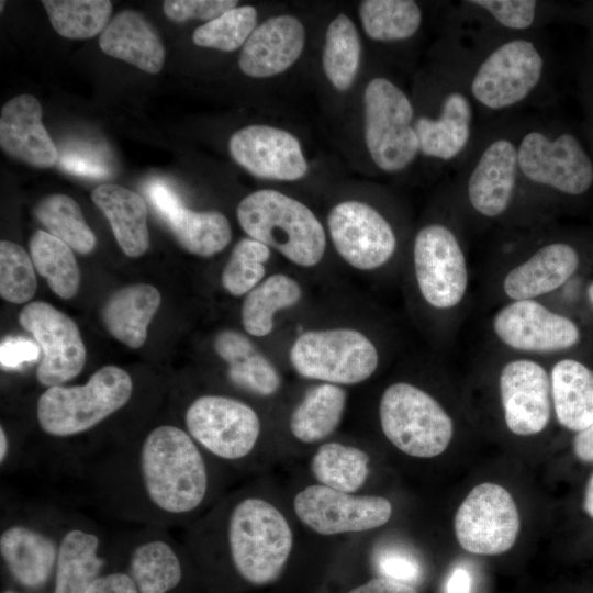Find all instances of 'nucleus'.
Wrapping results in <instances>:
<instances>
[{
  "instance_id": "nucleus-58",
  "label": "nucleus",
  "mask_w": 593,
  "mask_h": 593,
  "mask_svg": "<svg viewBox=\"0 0 593 593\" xmlns=\"http://www.w3.org/2000/svg\"><path fill=\"white\" fill-rule=\"evenodd\" d=\"M3 3H4V2H3V1H1V10H2V8H3Z\"/></svg>"
},
{
  "instance_id": "nucleus-31",
  "label": "nucleus",
  "mask_w": 593,
  "mask_h": 593,
  "mask_svg": "<svg viewBox=\"0 0 593 593\" xmlns=\"http://www.w3.org/2000/svg\"><path fill=\"white\" fill-rule=\"evenodd\" d=\"M347 401L340 385L320 383L311 387L290 416V430L300 441L313 444L329 436L339 425Z\"/></svg>"
},
{
  "instance_id": "nucleus-39",
  "label": "nucleus",
  "mask_w": 593,
  "mask_h": 593,
  "mask_svg": "<svg viewBox=\"0 0 593 593\" xmlns=\"http://www.w3.org/2000/svg\"><path fill=\"white\" fill-rule=\"evenodd\" d=\"M169 226L187 251L201 257L220 253L232 237L227 217L217 211H192L184 208Z\"/></svg>"
},
{
  "instance_id": "nucleus-27",
  "label": "nucleus",
  "mask_w": 593,
  "mask_h": 593,
  "mask_svg": "<svg viewBox=\"0 0 593 593\" xmlns=\"http://www.w3.org/2000/svg\"><path fill=\"white\" fill-rule=\"evenodd\" d=\"M91 198L110 222L122 250L130 257L143 255L149 244L144 199L138 193L114 183L97 187Z\"/></svg>"
},
{
  "instance_id": "nucleus-52",
  "label": "nucleus",
  "mask_w": 593,
  "mask_h": 593,
  "mask_svg": "<svg viewBox=\"0 0 593 593\" xmlns=\"http://www.w3.org/2000/svg\"><path fill=\"white\" fill-rule=\"evenodd\" d=\"M573 451L581 461L593 462V424L577 433L573 439Z\"/></svg>"
},
{
  "instance_id": "nucleus-2",
  "label": "nucleus",
  "mask_w": 593,
  "mask_h": 593,
  "mask_svg": "<svg viewBox=\"0 0 593 593\" xmlns=\"http://www.w3.org/2000/svg\"><path fill=\"white\" fill-rule=\"evenodd\" d=\"M136 471L141 495L159 518L187 516L206 497L205 459L198 444L180 427L160 425L152 429L137 454Z\"/></svg>"
},
{
  "instance_id": "nucleus-22",
  "label": "nucleus",
  "mask_w": 593,
  "mask_h": 593,
  "mask_svg": "<svg viewBox=\"0 0 593 593\" xmlns=\"http://www.w3.org/2000/svg\"><path fill=\"white\" fill-rule=\"evenodd\" d=\"M579 264V253L571 244L542 243L506 272L503 292L511 301L536 300L562 287L575 273Z\"/></svg>"
},
{
  "instance_id": "nucleus-17",
  "label": "nucleus",
  "mask_w": 593,
  "mask_h": 593,
  "mask_svg": "<svg viewBox=\"0 0 593 593\" xmlns=\"http://www.w3.org/2000/svg\"><path fill=\"white\" fill-rule=\"evenodd\" d=\"M20 324L38 344L43 356L36 370L40 383L61 385L77 377L86 361V348L76 323L53 305L36 301L20 312Z\"/></svg>"
},
{
  "instance_id": "nucleus-5",
  "label": "nucleus",
  "mask_w": 593,
  "mask_h": 593,
  "mask_svg": "<svg viewBox=\"0 0 593 593\" xmlns=\"http://www.w3.org/2000/svg\"><path fill=\"white\" fill-rule=\"evenodd\" d=\"M517 156L521 198L535 192L580 197L593 186V161L579 137L545 119L519 120Z\"/></svg>"
},
{
  "instance_id": "nucleus-7",
  "label": "nucleus",
  "mask_w": 593,
  "mask_h": 593,
  "mask_svg": "<svg viewBox=\"0 0 593 593\" xmlns=\"http://www.w3.org/2000/svg\"><path fill=\"white\" fill-rule=\"evenodd\" d=\"M226 542L235 570L247 582L265 585L281 574L293 546L283 514L260 497H246L231 510Z\"/></svg>"
},
{
  "instance_id": "nucleus-56",
  "label": "nucleus",
  "mask_w": 593,
  "mask_h": 593,
  "mask_svg": "<svg viewBox=\"0 0 593 593\" xmlns=\"http://www.w3.org/2000/svg\"><path fill=\"white\" fill-rule=\"evenodd\" d=\"M586 294L590 303L593 305V282L588 286Z\"/></svg>"
},
{
  "instance_id": "nucleus-49",
  "label": "nucleus",
  "mask_w": 593,
  "mask_h": 593,
  "mask_svg": "<svg viewBox=\"0 0 593 593\" xmlns=\"http://www.w3.org/2000/svg\"><path fill=\"white\" fill-rule=\"evenodd\" d=\"M146 193L161 217L170 224L184 209L177 193L160 180H153L146 187Z\"/></svg>"
},
{
  "instance_id": "nucleus-35",
  "label": "nucleus",
  "mask_w": 593,
  "mask_h": 593,
  "mask_svg": "<svg viewBox=\"0 0 593 593\" xmlns=\"http://www.w3.org/2000/svg\"><path fill=\"white\" fill-rule=\"evenodd\" d=\"M358 11L365 33L377 42L409 40L423 22L422 9L413 0H363Z\"/></svg>"
},
{
  "instance_id": "nucleus-16",
  "label": "nucleus",
  "mask_w": 593,
  "mask_h": 593,
  "mask_svg": "<svg viewBox=\"0 0 593 593\" xmlns=\"http://www.w3.org/2000/svg\"><path fill=\"white\" fill-rule=\"evenodd\" d=\"M293 507L303 524L325 536L374 529L392 515V505L385 497L355 495L322 484L300 491Z\"/></svg>"
},
{
  "instance_id": "nucleus-3",
  "label": "nucleus",
  "mask_w": 593,
  "mask_h": 593,
  "mask_svg": "<svg viewBox=\"0 0 593 593\" xmlns=\"http://www.w3.org/2000/svg\"><path fill=\"white\" fill-rule=\"evenodd\" d=\"M518 125L511 114L485 122L458 164L460 192L479 217L501 219L521 198Z\"/></svg>"
},
{
  "instance_id": "nucleus-18",
  "label": "nucleus",
  "mask_w": 593,
  "mask_h": 593,
  "mask_svg": "<svg viewBox=\"0 0 593 593\" xmlns=\"http://www.w3.org/2000/svg\"><path fill=\"white\" fill-rule=\"evenodd\" d=\"M492 329L505 346L528 354H551L575 346L577 324L537 300L510 301L492 318Z\"/></svg>"
},
{
  "instance_id": "nucleus-29",
  "label": "nucleus",
  "mask_w": 593,
  "mask_h": 593,
  "mask_svg": "<svg viewBox=\"0 0 593 593\" xmlns=\"http://www.w3.org/2000/svg\"><path fill=\"white\" fill-rule=\"evenodd\" d=\"M159 291L146 283L124 287L114 292L102 309L109 333L131 348L146 340L147 326L160 304Z\"/></svg>"
},
{
  "instance_id": "nucleus-46",
  "label": "nucleus",
  "mask_w": 593,
  "mask_h": 593,
  "mask_svg": "<svg viewBox=\"0 0 593 593\" xmlns=\"http://www.w3.org/2000/svg\"><path fill=\"white\" fill-rule=\"evenodd\" d=\"M233 0H166L163 9L166 16L174 22L190 19L211 21L236 7Z\"/></svg>"
},
{
  "instance_id": "nucleus-32",
  "label": "nucleus",
  "mask_w": 593,
  "mask_h": 593,
  "mask_svg": "<svg viewBox=\"0 0 593 593\" xmlns=\"http://www.w3.org/2000/svg\"><path fill=\"white\" fill-rule=\"evenodd\" d=\"M546 9L545 2L535 0H470L462 1L454 16L479 22L486 31L530 33L545 23Z\"/></svg>"
},
{
  "instance_id": "nucleus-42",
  "label": "nucleus",
  "mask_w": 593,
  "mask_h": 593,
  "mask_svg": "<svg viewBox=\"0 0 593 593\" xmlns=\"http://www.w3.org/2000/svg\"><path fill=\"white\" fill-rule=\"evenodd\" d=\"M256 23L254 7H235L197 27L192 41L198 46L233 52L246 43Z\"/></svg>"
},
{
  "instance_id": "nucleus-55",
  "label": "nucleus",
  "mask_w": 593,
  "mask_h": 593,
  "mask_svg": "<svg viewBox=\"0 0 593 593\" xmlns=\"http://www.w3.org/2000/svg\"><path fill=\"white\" fill-rule=\"evenodd\" d=\"M9 456V440L4 428H0V463L3 465Z\"/></svg>"
},
{
  "instance_id": "nucleus-26",
  "label": "nucleus",
  "mask_w": 593,
  "mask_h": 593,
  "mask_svg": "<svg viewBox=\"0 0 593 593\" xmlns=\"http://www.w3.org/2000/svg\"><path fill=\"white\" fill-rule=\"evenodd\" d=\"M214 349L228 365L227 377L234 385L260 396L272 395L279 390L278 370L244 334L232 329L219 333Z\"/></svg>"
},
{
  "instance_id": "nucleus-21",
  "label": "nucleus",
  "mask_w": 593,
  "mask_h": 593,
  "mask_svg": "<svg viewBox=\"0 0 593 593\" xmlns=\"http://www.w3.org/2000/svg\"><path fill=\"white\" fill-rule=\"evenodd\" d=\"M305 44V30L299 19L276 15L256 26L243 45L238 65L253 78H268L290 68Z\"/></svg>"
},
{
  "instance_id": "nucleus-25",
  "label": "nucleus",
  "mask_w": 593,
  "mask_h": 593,
  "mask_svg": "<svg viewBox=\"0 0 593 593\" xmlns=\"http://www.w3.org/2000/svg\"><path fill=\"white\" fill-rule=\"evenodd\" d=\"M102 52L149 72H158L165 61V48L152 24L139 13L122 11L99 38Z\"/></svg>"
},
{
  "instance_id": "nucleus-37",
  "label": "nucleus",
  "mask_w": 593,
  "mask_h": 593,
  "mask_svg": "<svg viewBox=\"0 0 593 593\" xmlns=\"http://www.w3.org/2000/svg\"><path fill=\"white\" fill-rule=\"evenodd\" d=\"M34 268L60 298H72L80 284V272L72 249L45 231H36L30 239Z\"/></svg>"
},
{
  "instance_id": "nucleus-9",
  "label": "nucleus",
  "mask_w": 593,
  "mask_h": 593,
  "mask_svg": "<svg viewBox=\"0 0 593 593\" xmlns=\"http://www.w3.org/2000/svg\"><path fill=\"white\" fill-rule=\"evenodd\" d=\"M415 110L410 97L392 80L374 77L363 92L365 143L382 171H403L419 154L414 128Z\"/></svg>"
},
{
  "instance_id": "nucleus-1",
  "label": "nucleus",
  "mask_w": 593,
  "mask_h": 593,
  "mask_svg": "<svg viewBox=\"0 0 593 593\" xmlns=\"http://www.w3.org/2000/svg\"><path fill=\"white\" fill-rule=\"evenodd\" d=\"M458 31L469 89L479 115L486 119L508 115L534 101L545 89L549 57L536 32L501 33L479 29L465 42Z\"/></svg>"
},
{
  "instance_id": "nucleus-51",
  "label": "nucleus",
  "mask_w": 593,
  "mask_h": 593,
  "mask_svg": "<svg viewBox=\"0 0 593 593\" xmlns=\"http://www.w3.org/2000/svg\"><path fill=\"white\" fill-rule=\"evenodd\" d=\"M348 593H418L412 585L387 579L373 578Z\"/></svg>"
},
{
  "instance_id": "nucleus-45",
  "label": "nucleus",
  "mask_w": 593,
  "mask_h": 593,
  "mask_svg": "<svg viewBox=\"0 0 593 593\" xmlns=\"http://www.w3.org/2000/svg\"><path fill=\"white\" fill-rule=\"evenodd\" d=\"M374 563L381 577L409 585L418 584L423 578L419 560L400 547H382L374 555Z\"/></svg>"
},
{
  "instance_id": "nucleus-54",
  "label": "nucleus",
  "mask_w": 593,
  "mask_h": 593,
  "mask_svg": "<svg viewBox=\"0 0 593 593\" xmlns=\"http://www.w3.org/2000/svg\"><path fill=\"white\" fill-rule=\"evenodd\" d=\"M583 508L585 513L593 518V474L590 477L585 488Z\"/></svg>"
},
{
  "instance_id": "nucleus-36",
  "label": "nucleus",
  "mask_w": 593,
  "mask_h": 593,
  "mask_svg": "<svg viewBox=\"0 0 593 593\" xmlns=\"http://www.w3.org/2000/svg\"><path fill=\"white\" fill-rule=\"evenodd\" d=\"M311 471L322 485L354 493L369 475V456L354 446L326 443L314 454Z\"/></svg>"
},
{
  "instance_id": "nucleus-11",
  "label": "nucleus",
  "mask_w": 593,
  "mask_h": 593,
  "mask_svg": "<svg viewBox=\"0 0 593 593\" xmlns=\"http://www.w3.org/2000/svg\"><path fill=\"white\" fill-rule=\"evenodd\" d=\"M289 356L301 377L337 385L360 383L379 365L376 345L360 331L348 327L303 332Z\"/></svg>"
},
{
  "instance_id": "nucleus-4",
  "label": "nucleus",
  "mask_w": 593,
  "mask_h": 593,
  "mask_svg": "<svg viewBox=\"0 0 593 593\" xmlns=\"http://www.w3.org/2000/svg\"><path fill=\"white\" fill-rule=\"evenodd\" d=\"M448 42L433 108L429 112L415 114L414 128L421 155L458 165L481 126L477 124L479 113L470 93L463 45L455 24Z\"/></svg>"
},
{
  "instance_id": "nucleus-43",
  "label": "nucleus",
  "mask_w": 593,
  "mask_h": 593,
  "mask_svg": "<svg viewBox=\"0 0 593 593\" xmlns=\"http://www.w3.org/2000/svg\"><path fill=\"white\" fill-rule=\"evenodd\" d=\"M270 255L267 245L250 237L240 239L223 269L224 289L234 296L247 294L262 281Z\"/></svg>"
},
{
  "instance_id": "nucleus-6",
  "label": "nucleus",
  "mask_w": 593,
  "mask_h": 593,
  "mask_svg": "<svg viewBox=\"0 0 593 593\" xmlns=\"http://www.w3.org/2000/svg\"><path fill=\"white\" fill-rule=\"evenodd\" d=\"M237 220L253 239L278 250L300 267L316 266L326 249V235L315 214L299 200L264 189L238 204Z\"/></svg>"
},
{
  "instance_id": "nucleus-23",
  "label": "nucleus",
  "mask_w": 593,
  "mask_h": 593,
  "mask_svg": "<svg viewBox=\"0 0 593 593\" xmlns=\"http://www.w3.org/2000/svg\"><path fill=\"white\" fill-rule=\"evenodd\" d=\"M40 101L27 93L10 99L1 109L0 146L9 156L36 168L54 166L59 158L42 123Z\"/></svg>"
},
{
  "instance_id": "nucleus-24",
  "label": "nucleus",
  "mask_w": 593,
  "mask_h": 593,
  "mask_svg": "<svg viewBox=\"0 0 593 593\" xmlns=\"http://www.w3.org/2000/svg\"><path fill=\"white\" fill-rule=\"evenodd\" d=\"M58 544L42 530L14 524L0 535V553L10 573L29 589L42 586L56 566Z\"/></svg>"
},
{
  "instance_id": "nucleus-12",
  "label": "nucleus",
  "mask_w": 593,
  "mask_h": 593,
  "mask_svg": "<svg viewBox=\"0 0 593 593\" xmlns=\"http://www.w3.org/2000/svg\"><path fill=\"white\" fill-rule=\"evenodd\" d=\"M415 280L424 301L436 310L458 306L467 293L469 275L462 243L444 222L422 226L413 242Z\"/></svg>"
},
{
  "instance_id": "nucleus-53",
  "label": "nucleus",
  "mask_w": 593,
  "mask_h": 593,
  "mask_svg": "<svg viewBox=\"0 0 593 593\" xmlns=\"http://www.w3.org/2000/svg\"><path fill=\"white\" fill-rule=\"evenodd\" d=\"M471 577L465 568H456L448 578L446 593H470Z\"/></svg>"
},
{
  "instance_id": "nucleus-44",
  "label": "nucleus",
  "mask_w": 593,
  "mask_h": 593,
  "mask_svg": "<svg viewBox=\"0 0 593 593\" xmlns=\"http://www.w3.org/2000/svg\"><path fill=\"white\" fill-rule=\"evenodd\" d=\"M36 291L34 266L27 253L9 240L0 243V294L11 303H25Z\"/></svg>"
},
{
  "instance_id": "nucleus-30",
  "label": "nucleus",
  "mask_w": 593,
  "mask_h": 593,
  "mask_svg": "<svg viewBox=\"0 0 593 593\" xmlns=\"http://www.w3.org/2000/svg\"><path fill=\"white\" fill-rule=\"evenodd\" d=\"M100 538L83 528L67 530L58 542L54 593H86L100 577L104 559Z\"/></svg>"
},
{
  "instance_id": "nucleus-47",
  "label": "nucleus",
  "mask_w": 593,
  "mask_h": 593,
  "mask_svg": "<svg viewBox=\"0 0 593 593\" xmlns=\"http://www.w3.org/2000/svg\"><path fill=\"white\" fill-rule=\"evenodd\" d=\"M41 353L38 344L22 336L4 338L0 345V362L5 369H18L24 363L37 360Z\"/></svg>"
},
{
  "instance_id": "nucleus-8",
  "label": "nucleus",
  "mask_w": 593,
  "mask_h": 593,
  "mask_svg": "<svg viewBox=\"0 0 593 593\" xmlns=\"http://www.w3.org/2000/svg\"><path fill=\"white\" fill-rule=\"evenodd\" d=\"M132 392L133 382L125 370L104 366L83 385L47 388L37 401V422L49 436H75L123 407Z\"/></svg>"
},
{
  "instance_id": "nucleus-34",
  "label": "nucleus",
  "mask_w": 593,
  "mask_h": 593,
  "mask_svg": "<svg viewBox=\"0 0 593 593\" xmlns=\"http://www.w3.org/2000/svg\"><path fill=\"white\" fill-rule=\"evenodd\" d=\"M130 575L138 593H168L180 583L182 568L171 544L163 538L152 537L133 549Z\"/></svg>"
},
{
  "instance_id": "nucleus-40",
  "label": "nucleus",
  "mask_w": 593,
  "mask_h": 593,
  "mask_svg": "<svg viewBox=\"0 0 593 593\" xmlns=\"http://www.w3.org/2000/svg\"><path fill=\"white\" fill-rule=\"evenodd\" d=\"M35 216L41 224L72 250L88 254L96 246V236L83 219L79 204L69 195L52 194L36 205Z\"/></svg>"
},
{
  "instance_id": "nucleus-15",
  "label": "nucleus",
  "mask_w": 593,
  "mask_h": 593,
  "mask_svg": "<svg viewBox=\"0 0 593 593\" xmlns=\"http://www.w3.org/2000/svg\"><path fill=\"white\" fill-rule=\"evenodd\" d=\"M327 225L336 251L356 269H378L395 254L394 228L368 203L348 200L336 204L328 213Z\"/></svg>"
},
{
  "instance_id": "nucleus-10",
  "label": "nucleus",
  "mask_w": 593,
  "mask_h": 593,
  "mask_svg": "<svg viewBox=\"0 0 593 593\" xmlns=\"http://www.w3.org/2000/svg\"><path fill=\"white\" fill-rule=\"evenodd\" d=\"M379 417L385 437L412 457L433 458L443 454L454 435L452 419L441 404L407 382H395L384 390Z\"/></svg>"
},
{
  "instance_id": "nucleus-50",
  "label": "nucleus",
  "mask_w": 593,
  "mask_h": 593,
  "mask_svg": "<svg viewBox=\"0 0 593 593\" xmlns=\"http://www.w3.org/2000/svg\"><path fill=\"white\" fill-rule=\"evenodd\" d=\"M86 593H138V590L130 574L112 572L98 577Z\"/></svg>"
},
{
  "instance_id": "nucleus-57",
  "label": "nucleus",
  "mask_w": 593,
  "mask_h": 593,
  "mask_svg": "<svg viewBox=\"0 0 593 593\" xmlns=\"http://www.w3.org/2000/svg\"><path fill=\"white\" fill-rule=\"evenodd\" d=\"M2 593H15V592H13V591H4Z\"/></svg>"
},
{
  "instance_id": "nucleus-13",
  "label": "nucleus",
  "mask_w": 593,
  "mask_h": 593,
  "mask_svg": "<svg viewBox=\"0 0 593 593\" xmlns=\"http://www.w3.org/2000/svg\"><path fill=\"white\" fill-rule=\"evenodd\" d=\"M187 433L210 454L224 460L248 456L260 435L256 411L237 399L205 394L195 399L184 415Z\"/></svg>"
},
{
  "instance_id": "nucleus-38",
  "label": "nucleus",
  "mask_w": 593,
  "mask_h": 593,
  "mask_svg": "<svg viewBox=\"0 0 593 593\" xmlns=\"http://www.w3.org/2000/svg\"><path fill=\"white\" fill-rule=\"evenodd\" d=\"M361 45L354 22L339 13L327 26L322 56L328 81L339 91L348 90L358 72Z\"/></svg>"
},
{
  "instance_id": "nucleus-20",
  "label": "nucleus",
  "mask_w": 593,
  "mask_h": 593,
  "mask_svg": "<svg viewBox=\"0 0 593 593\" xmlns=\"http://www.w3.org/2000/svg\"><path fill=\"white\" fill-rule=\"evenodd\" d=\"M228 148L232 158L258 178L294 181L309 170L298 138L279 127L245 126L231 136Z\"/></svg>"
},
{
  "instance_id": "nucleus-41",
  "label": "nucleus",
  "mask_w": 593,
  "mask_h": 593,
  "mask_svg": "<svg viewBox=\"0 0 593 593\" xmlns=\"http://www.w3.org/2000/svg\"><path fill=\"white\" fill-rule=\"evenodd\" d=\"M54 30L61 36L89 38L109 24L112 3L108 0H43Z\"/></svg>"
},
{
  "instance_id": "nucleus-19",
  "label": "nucleus",
  "mask_w": 593,
  "mask_h": 593,
  "mask_svg": "<svg viewBox=\"0 0 593 593\" xmlns=\"http://www.w3.org/2000/svg\"><path fill=\"white\" fill-rule=\"evenodd\" d=\"M499 389L507 428L518 436L542 432L551 417L550 373L530 358H514L500 371Z\"/></svg>"
},
{
  "instance_id": "nucleus-28",
  "label": "nucleus",
  "mask_w": 593,
  "mask_h": 593,
  "mask_svg": "<svg viewBox=\"0 0 593 593\" xmlns=\"http://www.w3.org/2000/svg\"><path fill=\"white\" fill-rule=\"evenodd\" d=\"M552 407L558 423L572 432L593 424V371L584 363L563 358L550 371Z\"/></svg>"
},
{
  "instance_id": "nucleus-33",
  "label": "nucleus",
  "mask_w": 593,
  "mask_h": 593,
  "mask_svg": "<svg viewBox=\"0 0 593 593\" xmlns=\"http://www.w3.org/2000/svg\"><path fill=\"white\" fill-rule=\"evenodd\" d=\"M302 298V288L292 277L275 273L249 291L242 305V324L255 337L269 335L278 311L292 307Z\"/></svg>"
},
{
  "instance_id": "nucleus-48",
  "label": "nucleus",
  "mask_w": 593,
  "mask_h": 593,
  "mask_svg": "<svg viewBox=\"0 0 593 593\" xmlns=\"http://www.w3.org/2000/svg\"><path fill=\"white\" fill-rule=\"evenodd\" d=\"M58 161L65 171L85 177L103 178L111 171L100 156L87 152L64 153Z\"/></svg>"
},
{
  "instance_id": "nucleus-14",
  "label": "nucleus",
  "mask_w": 593,
  "mask_h": 593,
  "mask_svg": "<svg viewBox=\"0 0 593 593\" xmlns=\"http://www.w3.org/2000/svg\"><path fill=\"white\" fill-rule=\"evenodd\" d=\"M459 545L475 555H500L510 550L519 533V514L511 493L484 482L474 486L455 515Z\"/></svg>"
}]
</instances>
